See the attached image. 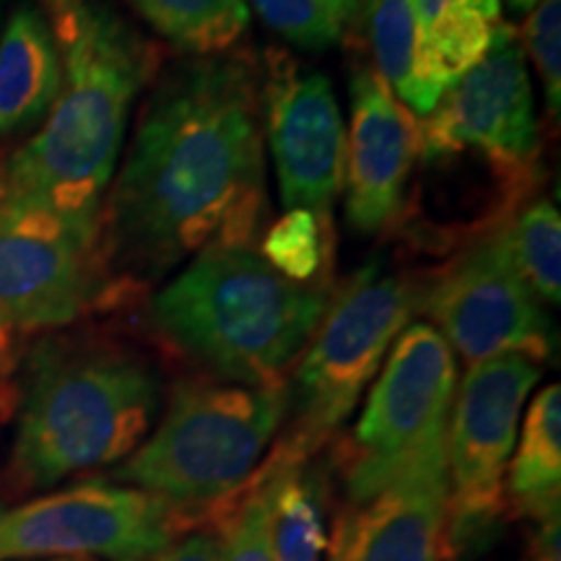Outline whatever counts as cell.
<instances>
[{"instance_id": "1", "label": "cell", "mask_w": 561, "mask_h": 561, "mask_svg": "<svg viewBox=\"0 0 561 561\" xmlns=\"http://www.w3.org/2000/svg\"><path fill=\"white\" fill-rule=\"evenodd\" d=\"M265 214L257 55L161 66L102 206L110 307L146 297L214 244L257 242Z\"/></svg>"}, {"instance_id": "2", "label": "cell", "mask_w": 561, "mask_h": 561, "mask_svg": "<svg viewBox=\"0 0 561 561\" xmlns=\"http://www.w3.org/2000/svg\"><path fill=\"white\" fill-rule=\"evenodd\" d=\"M34 3L58 42L62 81L45 123L0 159V203L45 210L100 240L133 110L164 66V47L115 0Z\"/></svg>"}, {"instance_id": "3", "label": "cell", "mask_w": 561, "mask_h": 561, "mask_svg": "<svg viewBox=\"0 0 561 561\" xmlns=\"http://www.w3.org/2000/svg\"><path fill=\"white\" fill-rule=\"evenodd\" d=\"M331 297V284L280 276L255 244H214L149 294L146 320L153 339L198 375L278 388L289 385Z\"/></svg>"}, {"instance_id": "4", "label": "cell", "mask_w": 561, "mask_h": 561, "mask_svg": "<svg viewBox=\"0 0 561 561\" xmlns=\"http://www.w3.org/2000/svg\"><path fill=\"white\" fill-rule=\"evenodd\" d=\"M149 356L107 335H50L30 351L9 462L13 494L123 462L161 411Z\"/></svg>"}, {"instance_id": "5", "label": "cell", "mask_w": 561, "mask_h": 561, "mask_svg": "<svg viewBox=\"0 0 561 561\" xmlns=\"http://www.w3.org/2000/svg\"><path fill=\"white\" fill-rule=\"evenodd\" d=\"M289 411V385L248 388L210 377L174 385L149 437L112 481L193 512L203 528L261 471Z\"/></svg>"}, {"instance_id": "6", "label": "cell", "mask_w": 561, "mask_h": 561, "mask_svg": "<svg viewBox=\"0 0 561 561\" xmlns=\"http://www.w3.org/2000/svg\"><path fill=\"white\" fill-rule=\"evenodd\" d=\"M416 276L375 261L328 301L318 331L289 377V426L273 450L310 462L359 405L392 343L419 310Z\"/></svg>"}, {"instance_id": "7", "label": "cell", "mask_w": 561, "mask_h": 561, "mask_svg": "<svg viewBox=\"0 0 561 561\" xmlns=\"http://www.w3.org/2000/svg\"><path fill=\"white\" fill-rule=\"evenodd\" d=\"M455 390V351L430 322H411L392 343L359 421L333 450L343 502L369 500L411 462L445 447Z\"/></svg>"}, {"instance_id": "8", "label": "cell", "mask_w": 561, "mask_h": 561, "mask_svg": "<svg viewBox=\"0 0 561 561\" xmlns=\"http://www.w3.org/2000/svg\"><path fill=\"white\" fill-rule=\"evenodd\" d=\"M543 364L504 354L471 364L447 426V530L453 551L483 543L507 517V468L517 426Z\"/></svg>"}, {"instance_id": "9", "label": "cell", "mask_w": 561, "mask_h": 561, "mask_svg": "<svg viewBox=\"0 0 561 561\" xmlns=\"http://www.w3.org/2000/svg\"><path fill=\"white\" fill-rule=\"evenodd\" d=\"M193 512L115 481H83L0 512V561L104 557L151 561L185 533Z\"/></svg>"}, {"instance_id": "10", "label": "cell", "mask_w": 561, "mask_h": 561, "mask_svg": "<svg viewBox=\"0 0 561 561\" xmlns=\"http://www.w3.org/2000/svg\"><path fill=\"white\" fill-rule=\"evenodd\" d=\"M419 310L466 364L520 354L543 364L553 354V322L543 301L512 268L502 227L476 237L447 263L419 278Z\"/></svg>"}, {"instance_id": "11", "label": "cell", "mask_w": 561, "mask_h": 561, "mask_svg": "<svg viewBox=\"0 0 561 561\" xmlns=\"http://www.w3.org/2000/svg\"><path fill=\"white\" fill-rule=\"evenodd\" d=\"M110 307L100 240L58 216L0 203V328L55 331Z\"/></svg>"}, {"instance_id": "12", "label": "cell", "mask_w": 561, "mask_h": 561, "mask_svg": "<svg viewBox=\"0 0 561 561\" xmlns=\"http://www.w3.org/2000/svg\"><path fill=\"white\" fill-rule=\"evenodd\" d=\"M442 153H473L517 178H541V133L528 62L507 21L486 58L421 117L419 157Z\"/></svg>"}, {"instance_id": "13", "label": "cell", "mask_w": 561, "mask_h": 561, "mask_svg": "<svg viewBox=\"0 0 561 561\" xmlns=\"http://www.w3.org/2000/svg\"><path fill=\"white\" fill-rule=\"evenodd\" d=\"M261 68L263 138L271 149L280 203L333 221L343 193L346 125L331 79L286 50L268 47Z\"/></svg>"}, {"instance_id": "14", "label": "cell", "mask_w": 561, "mask_h": 561, "mask_svg": "<svg viewBox=\"0 0 561 561\" xmlns=\"http://www.w3.org/2000/svg\"><path fill=\"white\" fill-rule=\"evenodd\" d=\"M348 94L343 210L356 234H382L405 210V187L419 167L421 121L369 62L351 73Z\"/></svg>"}, {"instance_id": "15", "label": "cell", "mask_w": 561, "mask_h": 561, "mask_svg": "<svg viewBox=\"0 0 561 561\" xmlns=\"http://www.w3.org/2000/svg\"><path fill=\"white\" fill-rule=\"evenodd\" d=\"M447 445L411 462L364 502H343L328 561H450Z\"/></svg>"}, {"instance_id": "16", "label": "cell", "mask_w": 561, "mask_h": 561, "mask_svg": "<svg viewBox=\"0 0 561 561\" xmlns=\"http://www.w3.org/2000/svg\"><path fill=\"white\" fill-rule=\"evenodd\" d=\"M416 21L411 112L426 117L468 70L479 66L504 26L502 0H411Z\"/></svg>"}, {"instance_id": "17", "label": "cell", "mask_w": 561, "mask_h": 561, "mask_svg": "<svg viewBox=\"0 0 561 561\" xmlns=\"http://www.w3.org/2000/svg\"><path fill=\"white\" fill-rule=\"evenodd\" d=\"M62 81L58 42L34 0H19L0 30V146L45 123Z\"/></svg>"}, {"instance_id": "18", "label": "cell", "mask_w": 561, "mask_h": 561, "mask_svg": "<svg viewBox=\"0 0 561 561\" xmlns=\"http://www.w3.org/2000/svg\"><path fill=\"white\" fill-rule=\"evenodd\" d=\"M507 468V515L541 520L561 507V388L549 385L525 413Z\"/></svg>"}, {"instance_id": "19", "label": "cell", "mask_w": 561, "mask_h": 561, "mask_svg": "<svg viewBox=\"0 0 561 561\" xmlns=\"http://www.w3.org/2000/svg\"><path fill=\"white\" fill-rule=\"evenodd\" d=\"M157 39L185 58L231 53L250 30L248 0H121Z\"/></svg>"}, {"instance_id": "20", "label": "cell", "mask_w": 561, "mask_h": 561, "mask_svg": "<svg viewBox=\"0 0 561 561\" xmlns=\"http://www.w3.org/2000/svg\"><path fill=\"white\" fill-rule=\"evenodd\" d=\"M276 468L271 502V561H322L328 538L320 483L310 462L268 453Z\"/></svg>"}, {"instance_id": "21", "label": "cell", "mask_w": 561, "mask_h": 561, "mask_svg": "<svg viewBox=\"0 0 561 561\" xmlns=\"http://www.w3.org/2000/svg\"><path fill=\"white\" fill-rule=\"evenodd\" d=\"M502 242L507 257L525 286L543 305L561 301V216L551 201L523 206L502 224Z\"/></svg>"}, {"instance_id": "22", "label": "cell", "mask_w": 561, "mask_h": 561, "mask_svg": "<svg viewBox=\"0 0 561 561\" xmlns=\"http://www.w3.org/2000/svg\"><path fill=\"white\" fill-rule=\"evenodd\" d=\"M333 250V221L310 208H286L263 231L257 248L263 261L294 284H331Z\"/></svg>"}, {"instance_id": "23", "label": "cell", "mask_w": 561, "mask_h": 561, "mask_svg": "<svg viewBox=\"0 0 561 561\" xmlns=\"http://www.w3.org/2000/svg\"><path fill=\"white\" fill-rule=\"evenodd\" d=\"M371 55L369 66L382 76L392 94L411 107L416 66V21L411 0H362L359 16Z\"/></svg>"}, {"instance_id": "24", "label": "cell", "mask_w": 561, "mask_h": 561, "mask_svg": "<svg viewBox=\"0 0 561 561\" xmlns=\"http://www.w3.org/2000/svg\"><path fill=\"white\" fill-rule=\"evenodd\" d=\"M257 16L299 50L322 53L346 39L359 0H250Z\"/></svg>"}, {"instance_id": "25", "label": "cell", "mask_w": 561, "mask_h": 561, "mask_svg": "<svg viewBox=\"0 0 561 561\" xmlns=\"http://www.w3.org/2000/svg\"><path fill=\"white\" fill-rule=\"evenodd\" d=\"M273 479L276 468L265 458L255 479L208 525L221 536L224 561H271Z\"/></svg>"}, {"instance_id": "26", "label": "cell", "mask_w": 561, "mask_h": 561, "mask_svg": "<svg viewBox=\"0 0 561 561\" xmlns=\"http://www.w3.org/2000/svg\"><path fill=\"white\" fill-rule=\"evenodd\" d=\"M523 53L530 55L538 70L546 110L553 121H559L561 110V0H541L530 16L525 19L520 34Z\"/></svg>"}, {"instance_id": "27", "label": "cell", "mask_w": 561, "mask_h": 561, "mask_svg": "<svg viewBox=\"0 0 561 561\" xmlns=\"http://www.w3.org/2000/svg\"><path fill=\"white\" fill-rule=\"evenodd\" d=\"M151 561H224L221 536L214 528L191 530Z\"/></svg>"}, {"instance_id": "28", "label": "cell", "mask_w": 561, "mask_h": 561, "mask_svg": "<svg viewBox=\"0 0 561 561\" xmlns=\"http://www.w3.org/2000/svg\"><path fill=\"white\" fill-rule=\"evenodd\" d=\"M528 546H525L523 561H561V515L553 512L549 517L533 523Z\"/></svg>"}, {"instance_id": "29", "label": "cell", "mask_w": 561, "mask_h": 561, "mask_svg": "<svg viewBox=\"0 0 561 561\" xmlns=\"http://www.w3.org/2000/svg\"><path fill=\"white\" fill-rule=\"evenodd\" d=\"M13 348H16V335L0 328V392L5 390V382H9L13 367H16Z\"/></svg>"}, {"instance_id": "30", "label": "cell", "mask_w": 561, "mask_h": 561, "mask_svg": "<svg viewBox=\"0 0 561 561\" xmlns=\"http://www.w3.org/2000/svg\"><path fill=\"white\" fill-rule=\"evenodd\" d=\"M504 3H507L510 11L515 13H530L541 0H504Z\"/></svg>"}, {"instance_id": "31", "label": "cell", "mask_w": 561, "mask_h": 561, "mask_svg": "<svg viewBox=\"0 0 561 561\" xmlns=\"http://www.w3.org/2000/svg\"><path fill=\"white\" fill-rule=\"evenodd\" d=\"M50 561H96V559H89V557H60V559H50Z\"/></svg>"}, {"instance_id": "32", "label": "cell", "mask_w": 561, "mask_h": 561, "mask_svg": "<svg viewBox=\"0 0 561 561\" xmlns=\"http://www.w3.org/2000/svg\"><path fill=\"white\" fill-rule=\"evenodd\" d=\"M3 21H5V0H0V30H3Z\"/></svg>"}, {"instance_id": "33", "label": "cell", "mask_w": 561, "mask_h": 561, "mask_svg": "<svg viewBox=\"0 0 561 561\" xmlns=\"http://www.w3.org/2000/svg\"><path fill=\"white\" fill-rule=\"evenodd\" d=\"M0 512H3V510H0Z\"/></svg>"}]
</instances>
